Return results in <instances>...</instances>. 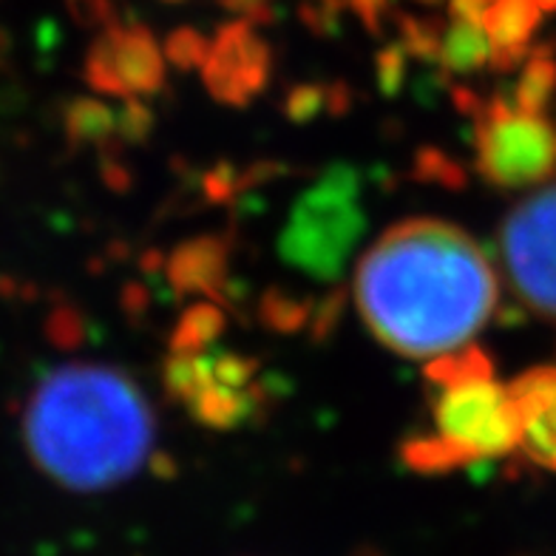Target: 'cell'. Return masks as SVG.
<instances>
[{
  "label": "cell",
  "instance_id": "obj_1",
  "mask_svg": "<svg viewBox=\"0 0 556 556\" xmlns=\"http://www.w3.org/2000/svg\"><path fill=\"white\" fill-rule=\"evenodd\" d=\"M497 299V276L483 248L443 219L389 227L355 273L361 318L403 358H438L471 344Z\"/></svg>",
  "mask_w": 556,
  "mask_h": 556
},
{
  "label": "cell",
  "instance_id": "obj_2",
  "mask_svg": "<svg viewBox=\"0 0 556 556\" xmlns=\"http://www.w3.org/2000/svg\"><path fill=\"white\" fill-rule=\"evenodd\" d=\"M23 438L31 460L68 491L94 494L128 483L151 457L154 409L123 369L68 364L31 392Z\"/></svg>",
  "mask_w": 556,
  "mask_h": 556
},
{
  "label": "cell",
  "instance_id": "obj_3",
  "mask_svg": "<svg viewBox=\"0 0 556 556\" xmlns=\"http://www.w3.org/2000/svg\"><path fill=\"white\" fill-rule=\"evenodd\" d=\"M358 193V170L352 165H332L321 182L295 199L278 239L281 258L315 281H336L366 230Z\"/></svg>",
  "mask_w": 556,
  "mask_h": 556
},
{
  "label": "cell",
  "instance_id": "obj_4",
  "mask_svg": "<svg viewBox=\"0 0 556 556\" xmlns=\"http://www.w3.org/2000/svg\"><path fill=\"white\" fill-rule=\"evenodd\" d=\"M477 174L494 188H531L556 174V125L526 114L511 97H491L477 114Z\"/></svg>",
  "mask_w": 556,
  "mask_h": 556
},
{
  "label": "cell",
  "instance_id": "obj_5",
  "mask_svg": "<svg viewBox=\"0 0 556 556\" xmlns=\"http://www.w3.org/2000/svg\"><path fill=\"white\" fill-rule=\"evenodd\" d=\"M500 253L514 295L556 321V185L528 193L500 227Z\"/></svg>",
  "mask_w": 556,
  "mask_h": 556
},
{
  "label": "cell",
  "instance_id": "obj_6",
  "mask_svg": "<svg viewBox=\"0 0 556 556\" xmlns=\"http://www.w3.org/2000/svg\"><path fill=\"white\" fill-rule=\"evenodd\" d=\"M434 426L463 460L480 463L508 457L520 446V426L505 387L489 381H469L440 389L434 401Z\"/></svg>",
  "mask_w": 556,
  "mask_h": 556
},
{
  "label": "cell",
  "instance_id": "obj_7",
  "mask_svg": "<svg viewBox=\"0 0 556 556\" xmlns=\"http://www.w3.org/2000/svg\"><path fill=\"white\" fill-rule=\"evenodd\" d=\"M273 68L270 43L244 17L225 23L211 40L202 80L213 100L242 109L267 88Z\"/></svg>",
  "mask_w": 556,
  "mask_h": 556
},
{
  "label": "cell",
  "instance_id": "obj_8",
  "mask_svg": "<svg viewBox=\"0 0 556 556\" xmlns=\"http://www.w3.org/2000/svg\"><path fill=\"white\" fill-rule=\"evenodd\" d=\"M520 452L540 469L556 471V366H534L517 375L508 387Z\"/></svg>",
  "mask_w": 556,
  "mask_h": 556
},
{
  "label": "cell",
  "instance_id": "obj_9",
  "mask_svg": "<svg viewBox=\"0 0 556 556\" xmlns=\"http://www.w3.org/2000/svg\"><path fill=\"white\" fill-rule=\"evenodd\" d=\"M230 236H197L174 250L165 262V278L176 295H202L216 304H230Z\"/></svg>",
  "mask_w": 556,
  "mask_h": 556
},
{
  "label": "cell",
  "instance_id": "obj_10",
  "mask_svg": "<svg viewBox=\"0 0 556 556\" xmlns=\"http://www.w3.org/2000/svg\"><path fill=\"white\" fill-rule=\"evenodd\" d=\"M114 35V66L125 97L160 94L165 88V58L148 26H119L111 23Z\"/></svg>",
  "mask_w": 556,
  "mask_h": 556
},
{
  "label": "cell",
  "instance_id": "obj_11",
  "mask_svg": "<svg viewBox=\"0 0 556 556\" xmlns=\"http://www.w3.org/2000/svg\"><path fill=\"white\" fill-rule=\"evenodd\" d=\"M185 406L193 415V420H199L207 429L230 432V429H239L248 420H253L256 412H262L264 389L258 383H250L248 389H230L211 381L202 389H197L185 401Z\"/></svg>",
  "mask_w": 556,
  "mask_h": 556
},
{
  "label": "cell",
  "instance_id": "obj_12",
  "mask_svg": "<svg viewBox=\"0 0 556 556\" xmlns=\"http://www.w3.org/2000/svg\"><path fill=\"white\" fill-rule=\"evenodd\" d=\"M491 40L485 35L483 23L460 21L454 17L448 26H443L440 37L438 63L448 74H475L489 66Z\"/></svg>",
  "mask_w": 556,
  "mask_h": 556
},
{
  "label": "cell",
  "instance_id": "obj_13",
  "mask_svg": "<svg viewBox=\"0 0 556 556\" xmlns=\"http://www.w3.org/2000/svg\"><path fill=\"white\" fill-rule=\"evenodd\" d=\"M542 9L536 0H494L483 15V29L497 49H528Z\"/></svg>",
  "mask_w": 556,
  "mask_h": 556
},
{
  "label": "cell",
  "instance_id": "obj_14",
  "mask_svg": "<svg viewBox=\"0 0 556 556\" xmlns=\"http://www.w3.org/2000/svg\"><path fill=\"white\" fill-rule=\"evenodd\" d=\"M66 137L74 148H100V151H109L111 142L117 139V111L109 109L103 100L97 97H77L72 105L66 109Z\"/></svg>",
  "mask_w": 556,
  "mask_h": 556
},
{
  "label": "cell",
  "instance_id": "obj_15",
  "mask_svg": "<svg viewBox=\"0 0 556 556\" xmlns=\"http://www.w3.org/2000/svg\"><path fill=\"white\" fill-rule=\"evenodd\" d=\"M556 94V49L551 43L531 46L520 80L514 86L511 103L526 114H545Z\"/></svg>",
  "mask_w": 556,
  "mask_h": 556
},
{
  "label": "cell",
  "instance_id": "obj_16",
  "mask_svg": "<svg viewBox=\"0 0 556 556\" xmlns=\"http://www.w3.org/2000/svg\"><path fill=\"white\" fill-rule=\"evenodd\" d=\"M424 372L429 383L446 389L469 381H489V378H494V361L483 346L466 344L460 350L443 352V355L432 358Z\"/></svg>",
  "mask_w": 556,
  "mask_h": 556
},
{
  "label": "cell",
  "instance_id": "obj_17",
  "mask_svg": "<svg viewBox=\"0 0 556 556\" xmlns=\"http://www.w3.org/2000/svg\"><path fill=\"white\" fill-rule=\"evenodd\" d=\"M227 327V315L216 301H197L185 309L170 336V352H207Z\"/></svg>",
  "mask_w": 556,
  "mask_h": 556
},
{
  "label": "cell",
  "instance_id": "obj_18",
  "mask_svg": "<svg viewBox=\"0 0 556 556\" xmlns=\"http://www.w3.org/2000/svg\"><path fill=\"white\" fill-rule=\"evenodd\" d=\"M315 301L307 295L287 293L281 287H270L264 290L258 299V321L270 332H281V336H295L304 327H309L313 318Z\"/></svg>",
  "mask_w": 556,
  "mask_h": 556
},
{
  "label": "cell",
  "instance_id": "obj_19",
  "mask_svg": "<svg viewBox=\"0 0 556 556\" xmlns=\"http://www.w3.org/2000/svg\"><path fill=\"white\" fill-rule=\"evenodd\" d=\"M401 460L409 466L415 475L424 477H438L457 471L469 463L463 460V454L443 440L440 434H417V438L403 440L401 446Z\"/></svg>",
  "mask_w": 556,
  "mask_h": 556
},
{
  "label": "cell",
  "instance_id": "obj_20",
  "mask_svg": "<svg viewBox=\"0 0 556 556\" xmlns=\"http://www.w3.org/2000/svg\"><path fill=\"white\" fill-rule=\"evenodd\" d=\"M83 77L97 94L105 97H123L125 100V88L119 83L117 66H114V35H111V26H105L100 31V37L91 46V52L86 58V68H83Z\"/></svg>",
  "mask_w": 556,
  "mask_h": 556
},
{
  "label": "cell",
  "instance_id": "obj_21",
  "mask_svg": "<svg viewBox=\"0 0 556 556\" xmlns=\"http://www.w3.org/2000/svg\"><path fill=\"white\" fill-rule=\"evenodd\" d=\"M397 26H401V46L409 52V58L438 63L443 23L434 17L397 15Z\"/></svg>",
  "mask_w": 556,
  "mask_h": 556
},
{
  "label": "cell",
  "instance_id": "obj_22",
  "mask_svg": "<svg viewBox=\"0 0 556 556\" xmlns=\"http://www.w3.org/2000/svg\"><path fill=\"white\" fill-rule=\"evenodd\" d=\"M415 176L420 182L440 185L448 191H463L466 188V170L457 160L438 151V148H420L415 156Z\"/></svg>",
  "mask_w": 556,
  "mask_h": 556
},
{
  "label": "cell",
  "instance_id": "obj_23",
  "mask_svg": "<svg viewBox=\"0 0 556 556\" xmlns=\"http://www.w3.org/2000/svg\"><path fill=\"white\" fill-rule=\"evenodd\" d=\"M211 52V40L193 26H182V29H174L165 40V60L170 66L182 68V72H191V68H202Z\"/></svg>",
  "mask_w": 556,
  "mask_h": 556
},
{
  "label": "cell",
  "instance_id": "obj_24",
  "mask_svg": "<svg viewBox=\"0 0 556 556\" xmlns=\"http://www.w3.org/2000/svg\"><path fill=\"white\" fill-rule=\"evenodd\" d=\"M213 381L230 389H248L256 383L258 361L239 355V352H211Z\"/></svg>",
  "mask_w": 556,
  "mask_h": 556
},
{
  "label": "cell",
  "instance_id": "obj_25",
  "mask_svg": "<svg viewBox=\"0 0 556 556\" xmlns=\"http://www.w3.org/2000/svg\"><path fill=\"white\" fill-rule=\"evenodd\" d=\"M327 94L330 88L321 83H304V86L290 88L285 100V114L290 123H309V119L321 117L327 111Z\"/></svg>",
  "mask_w": 556,
  "mask_h": 556
},
{
  "label": "cell",
  "instance_id": "obj_26",
  "mask_svg": "<svg viewBox=\"0 0 556 556\" xmlns=\"http://www.w3.org/2000/svg\"><path fill=\"white\" fill-rule=\"evenodd\" d=\"M154 128V111L148 109L139 97H125L123 109L117 111V137L119 142L139 146L146 142L148 134Z\"/></svg>",
  "mask_w": 556,
  "mask_h": 556
},
{
  "label": "cell",
  "instance_id": "obj_27",
  "mask_svg": "<svg viewBox=\"0 0 556 556\" xmlns=\"http://www.w3.org/2000/svg\"><path fill=\"white\" fill-rule=\"evenodd\" d=\"M346 313V290L344 287H336L330 293L324 295V301H318L313 309V318H309V336H313L315 344H321L332 332L338 330V324Z\"/></svg>",
  "mask_w": 556,
  "mask_h": 556
},
{
  "label": "cell",
  "instance_id": "obj_28",
  "mask_svg": "<svg viewBox=\"0 0 556 556\" xmlns=\"http://www.w3.org/2000/svg\"><path fill=\"white\" fill-rule=\"evenodd\" d=\"M375 68H378V86H381L383 94L395 97L406 80V72H409V52L401 43L387 46L375 58Z\"/></svg>",
  "mask_w": 556,
  "mask_h": 556
},
{
  "label": "cell",
  "instance_id": "obj_29",
  "mask_svg": "<svg viewBox=\"0 0 556 556\" xmlns=\"http://www.w3.org/2000/svg\"><path fill=\"white\" fill-rule=\"evenodd\" d=\"M202 191L211 199V205H227V202H233L236 193L242 191V176L236 174L230 162H219L202 179Z\"/></svg>",
  "mask_w": 556,
  "mask_h": 556
},
{
  "label": "cell",
  "instance_id": "obj_30",
  "mask_svg": "<svg viewBox=\"0 0 556 556\" xmlns=\"http://www.w3.org/2000/svg\"><path fill=\"white\" fill-rule=\"evenodd\" d=\"M83 336H86V321L83 315L74 307H58L49 318V338L54 344L63 346V350H74V346L83 344Z\"/></svg>",
  "mask_w": 556,
  "mask_h": 556
},
{
  "label": "cell",
  "instance_id": "obj_31",
  "mask_svg": "<svg viewBox=\"0 0 556 556\" xmlns=\"http://www.w3.org/2000/svg\"><path fill=\"white\" fill-rule=\"evenodd\" d=\"M344 9L346 0H307V3L299 9V15L315 35H327L332 26H338Z\"/></svg>",
  "mask_w": 556,
  "mask_h": 556
},
{
  "label": "cell",
  "instance_id": "obj_32",
  "mask_svg": "<svg viewBox=\"0 0 556 556\" xmlns=\"http://www.w3.org/2000/svg\"><path fill=\"white\" fill-rule=\"evenodd\" d=\"M222 7L230 9L233 15L244 17L253 26H267L273 23L276 12H273V0H219Z\"/></svg>",
  "mask_w": 556,
  "mask_h": 556
},
{
  "label": "cell",
  "instance_id": "obj_33",
  "mask_svg": "<svg viewBox=\"0 0 556 556\" xmlns=\"http://www.w3.org/2000/svg\"><path fill=\"white\" fill-rule=\"evenodd\" d=\"M346 7L364 21V26L372 31V35H381V21L383 12H387L389 7V0H346Z\"/></svg>",
  "mask_w": 556,
  "mask_h": 556
},
{
  "label": "cell",
  "instance_id": "obj_34",
  "mask_svg": "<svg viewBox=\"0 0 556 556\" xmlns=\"http://www.w3.org/2000/svg\"><path fill=\"white\" fill-rule=\"evenodd\" d=\"M494 0H448V12L452 17H460V21H483V15L489 12V7Z\"/></svg>",
  "mask_w": 556,
  "mask_h": 556
},
{
  "label": "cell",
  "instance_id": "obj_35",
  "mask_svg": "<svg viewBox=\"0 0 556 556\" xmlns=\"http://www.w3.org/2000/svg\"><path fill=\"white\" fill-rule=\"evenodd\" d=\"M103 179L109 188H114V191H128V185H131V174L125 170L123 162H117L111 154H105Z\"/></svg>",
  "mask_w": 556,
  "mask_h": 556
},
{
  "label": "cell",
  "instance_id": "obj_36",
  "mask_svg": "<svg viewBox=\"0 0 556 556\" xmlns=\"http://www.w3.org/2000/svg\"><path fill=\"white\" fill-rule=\"evenodd\" d=\"M542 12H556V0H536Z\"/></svg>",
  "mask_w": 556,
  "mask_h": 556
},
{
  "label": "cell",
  "instance_id": "obj_37",
  "mask_svg": "<svg viewBox=\"0 0 556 556\" xmlns=\"http://www.w3.org/2000/svg\"><path fill=\"white\" fill-rule=\"evenodd\" d=\"M420 3H426V7H432V3H440V0H420Z\"/></svg>",
  "mask_w": 556,
  "mask_h": 556
}]
</instances>
